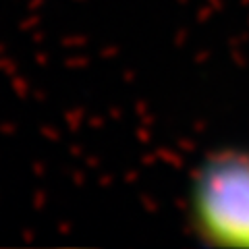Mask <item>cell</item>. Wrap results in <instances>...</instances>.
<instances>
[{
	"instance_id": "obj_1",
	"label": "cell",
	"mask_w": 249,
	"mask_h": 249,
	"mask_svg": "<svg viewBox=\"0 0 249 249\" xmlns=\"http://www.w3.org/2000/svg\"><path fill=\"white\" fill-rule=\"evenodd\" d=\"M193 204L201 232L220 245L249 247V156L222 154L208 162Z\"/></svg>"
}]
</instances>
